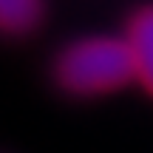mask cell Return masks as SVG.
Listing matches in <instances>:
<instances>
[{
	"label": "cell",
	"instance_id": "2",
	"mask_svg": "<svg viewBox=\"0 0 153 153\" xmlns=\"http://www.w3.org/2000/svg\"><path fill=\"white\" fill-rule=\"evenodd\" d=\"M128 45L133 54L136 76L153 94V6L133 17L131 28H128Z\"/></svg>",
	"mask_w": 153,
	"mask_h": 153
},
{
	"label": "cell",
	"instance_id": "1",
	"mask_svg": "<svg viewBox=\"0 0 153 153\" xmlns=\"http://www.w3.org/2000/svg\"><path fill=\"white\" fill-rule=\"evenodd\" d=\"M57 76L68 91L99 94L114 91L136 76L133 54L128 40H82L71 45L57 62Z\"/></svg>",
	"mask_w": 153,
	"mask_h": 153
},
{
	"label": "cell",
	"instance_id": "3",
	"mask_svg": "<svg viewBox=\"0 0 153 153\" xmlns=\"http://www.w3.org/2000/svg\"><path fill=\"white\" fill-rule=\"evenodd\" d=\"M40 17H43V0H0V31H28L37 26Z\"/></svg>",
	"mask_w": 153,
	"mask_h": 153
}]
</instances>
